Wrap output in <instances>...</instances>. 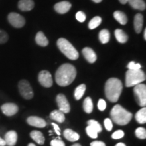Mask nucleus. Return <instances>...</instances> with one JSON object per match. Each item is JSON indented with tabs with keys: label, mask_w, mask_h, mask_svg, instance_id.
<instances>
[{
	"label": "nucleus",
	"mask_w": 146,
	"mask_h": 146,
	"mask_svg": "<svg viewBox=\"0 0 146 146\" xmlns=\"http://www.w3.org/2000/svg\"><path fill=\"white\" fill-rule=\"evenodd\" d=\"M76 70L70 64H64L58 68L56 72V81L58 85L66 87L70 85L75 79Z\"/></svg>",
	"instance_id": "1"
},
{
	"label": "nucleus",
	"mask_w": 146,
	"mask_h": 146,
	"mask_svg": "<svg viewBox=\"0 0 146 146\" xmlns=\"http://www.w3.org/2000/svg\"><path fill=\"white\" fill-rule=\"evenodd\" d=\"M123 91V83L116 78H109L105 84V95L107 99L112 102H116Z\"/></svg>",
	"instance_id": "2"
},
{
	"label": "nucleus",
	"mask_w": 146,
	"mask_h": 146,
	"mask_svg": "<svg viewBox=\"0 0 146 146\" xmlns=\"http://www.w3.org/2000/svg\"><path fill=\"white\" fill-rule=\"evenodd\" d=\"M111 118L118 125H126L132 119L133 115L131 112L119 104L115 105L110 112Z\"/></svg>",
	"instance_id": "3"
},
{
	"label": "nucleus",
	"mask_w": 146,
	"mask_h": 146,
	"mask_svg": "<svg viewBox=\"0 0 146 146\" xmlns=\"http://www.w3.org/2000/svg\"><path fill=\"white\" fill-rule=\"evenodd\" d=\"M57 45L59 50L63 54H64L68 59L76 60L78 59L79 54L77 50L71 44L68 40L64 38H60L58 40Z\"/></svg>",
	"instance_id": "4"
},
{
	"label": "nucleus",
	"mask_w": 146,
	"mask_h": 146,
	"mask_svg": "<svg viewBox=\"0 0 146 146\" xmlns=\"http://www.w3.org/2000/svg\"><path fill=\"white\" fill-rule=\"evenodd\" d=\"M145 80V74L141 69L129 70L126 72L125 85L127 87H134Z\"/></svg>",
	"instance_id": "5"
},
{
	"label": "nucleus",
	"mask_w": 146,
	"mask_h": 146,
	"mask_svg": "<svg viewBox=\"0 0 146 146\" xmlns=\"http://www.w3.org/2000/svg\"><path fill=\"white\" fill-rule=\"evenodd\" d=\"M134 87V94L137 102L140 106L145 107L146 105V85L140 83Z\"/></svg>",
	"instance_id": "6"
},
{
	"label": "nucleus",
	"mask_w": 146,
	"mask_h": 146,
	"mask_svg": "<svg viewBox=\"0 0 146 146\" xmlns=\"http://www.w3.org/2000/svg\"><path fill=\"white\" fill-rule=\"evenodd\" d=\"M19 92L23 98L26 100H31L33 98V91L30 83L27 80H21L18 83Z\"/></svg>",
	"instance_id": "7"
},
{
	"label": "nucleus",
	"mask_w": 146,
	"mask_h": 146,
	"mask_svg": "<svg viewBox=\"0 0 146 146\" xmlns=\"http://www.w3.org/2000/svg\"><path fill=\"white\" fill-rule=\"evenodd\" d=\"M8 20L10 24L15 28H21L25 25V19L21 14L12 12L8 16Z\"/></svg>",
	"instance_id": "8"
},
{
	"label": "nucleus",
	"mask_w": 146,
	"mask_h": 146,
	"mask_svg": "<svg viewBox=\"0 0 146 146\" xmlns=\"http://www.w3.org/2000/svg\"><path fill=\"white\" fill-rule=\"evenodd\" d=\"M38 79H39V83L44 87L49 88L52 86L53 80L52 74L47 70L41 71L39 74Z\"/></svg>",
	"instance_id": "9"
},
{
	"label": "nucleus",
	"mask_w": 146,
	"mask_h": 146,
	"mask_svg": "<svg viewBox=\"0 0 146 146\" xmlns=\"http://www.w3.org/2000/svg\"><path fill=\"white\" fill-rule=\"evenodd\" d=\"M56 102L59 108V110L64 114H68L70 111V106L68 100L64 94H60L56 97Z\"/></svg>",
	"instance_id": "10"
},
{
	"label": "nucleus",
	"mask_w": 146,
	"mask_h": 146,
	"mask_svg": "<svg viewBox=\"0 0 146 146\" xmlns=\"http://www.w3.org/2000/svg\"><path fill=\"white\" fill-rule=\"evenodd\" d=\"M1 110L5 116H12L18 112V107L14 103H6L1 106Z\"/></svg>",
	"instance_id": "11"
},
{
	"label": "nucleus",
	"mask_w": 146,
	"mask_h": 146,
	"mask_svg": "<svg viewBox=\"0 0 146 146\" xmlns=\"http://www.w3.org/2000/svg\"><path fill=\"white\" fill-rule=\"evenodd\" d=\"M27 123L29 125L37 128H43L46 126V122L43 118L37 116H30L27 118Z\"/></svg>",
	"instance_id": "12"
},
{
	"label": "nucleus",
	"mask_w": 146,
	"mask_h": 146,
	"mask_svg": "<svg viewBox=\"0 0 146 146\" xmlns=\"http://www.w3.org/2000/svg\"><path fill=\"white\" fill-rule=\"evenodd\" d=\"M71 6H72V5L70 2L64 1L56 3L54 5V9L58 13L65 14L70 10Z\"/></svg>",
	"instance_id": "13"
},
{
	"label": "nucleus",
	"mask_w": 146,
	"mask_h": 146,
	"mask_svg": "<svg viewBox=\"0 0 146 146\" xmlns=\"http://www.w3.org/2000/svg\"><path fill=\"white\" fill-rule=\"evenodd\" d=\"M82 53L88 62L93 64L96 61L97 56L96 53L90 47H85L82 51Z\"/></svg>",
	"instance_id": "14"
},
{
	"label": "nucleus",
	"mask_w": 146,
	"mask_h": 146,
	"mask_svg": "<svg viewBox=\"0 0 146 146\" xmlns=\"http://www.w3.org/2000/svg\"><path fill=\"white\" fill-rule=\"evenodd\" d=\"M18 135L17 133L14 131H8L5 135V141L6 145L8 146H14L17 142Z\"/></svg>",
	"instance_id": "15"
},
{
	"label": "nucleus",
	"mask_w": 146,
	"mask_h": 146,
	"mask_svg": "<svg viewBox=\"0 0 146 146\" xmlns=\"http://www.w3.org/2000/svg\"><path fill=\"white\" fill-rule=\"evenodd\" d=\"M143 16L141 14H137L134 18V28L137 33H140L143 29Z\"/></svg>",
	"instance_id": "16"
},
{
	"label": "nucleus",
	"mask_w": 146,
	"mask_h": 146,
	"mask_svg": "<svg viewBox=\"0 0 146 146\" xmlns=\"http://www.w3.org/2000/svg\"><path fill=\"white\" fill-rule=\"evenodd\" d=\"M33 0H21L18 3V7L21 11H30L34 8Z\"/></svg>",
	"instance_id": "17"
},
{
	"label": "nucleus",
	"mask_w": 146,
	"mask_h": 146,
	"mask_svg": "<svg viewBox=\"0 0 146 146\" xmlns=\"http://www.w3.org/2000/svg\"><path fill=\"white\" fill-rule=\"evenodd\" d=\"M64 136L67 140L70 141H76L79 139L80 135L77 133L73 131L72 129H67L64 131Z\"/></svg>",
	"instance_id": "18"
},
{
	"label": "nucleus",
	"mask_w": 146,
	"mask_h": 146,
	"mask_svg": "<svg viewBox=\"0 0 146 146\" xmlns=\"http://www.w3.org/2000/svg\"><path fill=\"white\" fill-rule=\"evenodd\" d=\"M35 41L36 44L41 47H46L49 44L48 39H47L44 33L42 31H39L36 33L35 36Z\"/></svg>",
	"instance_id": "19"
},
{
	"label": "nucleus",
	"mask_w": 146,
	"mask_h": 146,
	"mask_svg": "<svg viewBox=\"0 0 146 146\" xmlns=\"http://www.w3.org/2000/svg\"><path fill=\"white\" fill-rule=\"evenodd\" d=\"M31 137L39 145H43L45 143V137L43 133L38 131H33L31 133Z\"/></svg>",
	"instance_id": "20"
},
{
	"label": "nucleus",
	"mask_w": 146,
	"mask_h": 146,
	"mask_svg": "<svg viewBox=\"0 0 146 146\" xmlns=\"http://www.w3.org/2000/svg\"><path fill=\"white\" fill-rule=\"evenodd\" d=\"M127 2L133 8L138 10H144L146 8L145 1L143 0H127Z\"/></svg>",
	"instance_id": "21"
},
{
	"label": "nucleus",
	"mask_w": 146,
	"mask_h": 146,
	"mask_svg": "<svg viewBox=\"0 0 146 146\" xmlns=\"http://www.w3.org/2000/svg\"><path fill=\"white\" fill-rule=\"evenodd\" d=\"M50 118L59 123H62L65 120L64 114L60 110H54L51 112Z\"/></svg>",
	"instance_id": "22"
},
{
	"label": "nucleus",
	"mask_w": 146,
	"mask_h": 146,
	"mask_svg": "<svg viewBox=\"0 0 146 146\" xmlns=\"http://www.w3.org/2000/svg\"><path fill=\"white\" fill-rule=\"evenodd\" d=\"M135 119L139 124H145L146 123V108L143 107L139 110L135 114Z\"/></svg>",
	"instance_id": "23"
},
{
	"label": "nucleus",
	"mask_w": 146,
	"mask_h": 146,
	"mask_svg": "<svg viewBox=\"0 0 146 146\" xmlns=\"http://www.w3.org/2000/svg\"><path fill=\"white\" fill-rule=\"evenodd\" d=\"M115 36L117 41L120 43H125L128 41V36L121 29H116L114 32Z\"/></svg>",
	"instance_id": "24"
},
{
	"label": "nucleus",
	"mask_w": 146,
	"mask_h": 146,
	"mask_svg": "<svg viewBox=\"0 0 146 146\" xmlns=\"http://www.w3.org/2000/svg\"><path fill=\"white\" fill-rule=\"evenodd\" d=\"M114 17L118 23L121 25H125L127 23V17L126 14L121 11H116L114 13Z\"/></svg>",
	"instance_id": "25"
},
{
	"label": "nucleus",
	"mask_w": 146,
	"mask_h": 146,
	"mask_svg": "<svg viewBox=\"0 0 146 146\" xmlns=\"http://www.w3.org/2000/svg\"><path fill=\"white\" fill-rule=\"evenodd\" d=\"M110 39V33L107 29H103L99 33V39L100 42L103 44L108 43Z\"/></svg>",
	"instance_id": "26"
},
{
	"label": "nucleus",
	"mask_w": 146,
	"mask_h": 146,
	"mask_svg": "<svg viewBox=\"0 0 146 146\" xmlns=\"http://www.w3.org/2000/svg\"><path fill=\"white\" fill-rule=\"evenodd\" d=\"M83 109L84 111L87 113V114H90L93 112V109H94V104H93L92 100L91 98L87 97L85 99L83 102Z\"/></svg>",
	"instance_id": "27"
},
{
	"label": "nucleus",
	"mask_w": 146,
	"mask_h": 146,
	"mask_svg": "<svg viewBox=\"0 0 146 146\" xmlns=\"http://www.w3.org/2000/svg\"><path fill=\"white\" fill-rule=\"evenodd\" d=\"M85 90H86V86H85V84H81V85H78L75 89V91H74V98H75V99L76 100L81 99V98L85 94Z\"/></svg>",
	"instance_id": "28"
},
{
	"label": "nucleus",
	"mask_w": 146,
	"mask_h": 146,
	"mask_svg": "<svg viewBox=\"0 0 146 146\" xmlns=\"http://www.w3.org/2000/svg\"><path fill=\"white\" fill-rule=\"evenodd\" d=\"M102 23V18L100 16H96L91 20L89 23V28L90 29H94L98 27Z\"/></svg>",
	"instance_id": "29"
},
{
	"label": "nucleus",
	"mask_w": 146,
	"mask_h": 146,
	"mask_svg": "<svg viewBox=\"0 0 146 146\" xmlns=\"http://www.w3.org/2000/svg\"><path fill=\"white\" fill-rule=\"evenodd\" d=\"M87 124H88V126H90L91 127H92L93 129H94L98 133L102 132V128L98 122H97L94 120H90L87 122Z\"/></svg>",
	"instance_id": "30"
},
{
	"label": "nucleus",
	"mask_w": 146,
	"mask_h": 146,
	"mask_svg": "<svg viewBox=\"0 0 146 146\" xmlns=\"http://www.w3.org/2000/svg\"><path fill=\"white\" fill-rule=\"evenodd\" d=\"M135 135L140 139H145L146 138L145 129L143 127H139L135 130Z\"/></svg>",
	"instance_id": "31"
},
{
	"label": "nucleus",
	"mask_w": 146,
	"mask_h": 146,
	"mask_svg": "<svg viewBox=\"0 0 146 146\" xmlns=\"http://www.w3.org/2000/svg\"><path fill=\"white\" fill-rule=\"evenodd\" d=\"M86 133L87 135L90 137L92 139H96L98 137V132L95 130L94 129H93L92 127H91L90 126H87L86 128Z\"/></svg>",
	"instance_id": "32"
},
{
	"label": "nucleus",
	"mask_w": 146,
	"mask_h": 146,
	"mask_svg": "<svg viewBox=\"0 0 146 146\" xmlns=\"http://www.w3.org/2000/svg\"><path fill=\"white\" fill-rule=\"evenodd\" d=\"M8 40V35L4 31L0 29V44L6 43Z\"/></svg>",
	"instance_id": "33"
},
{
	"label": "nucleus",
	"mask_w": 146,
	"mask_h": 146,
	"mask_svg": "<svg viewBox=\"0 0 146 146\" xmlns=\"http://www.w3.org/2000/svg\"><path fill=\"white\" fill-rule=\"evenodd\" d=\"M127 68H129V70H139V69L141 68V66L139 63H135V62H131L128 64Z\"/></svg>",
	"instance_id": "34"
},
{
	"label": "nucleus",
	"mask_w": 146,
	"mask_h": 146,
	"mask_svg": "<svg viewBox=\"0 0 146 146\" xmlns=\"http://www.w3.org/2000/svg\"><path fill=\"white\" fill-rule=\"evenodd\" d=\"M124 135H125V133L122 130H118L117 131H115V132L112 135V138L114 139H119L123 138Z\"/></svg>",
	"instance_id": "35"
},
{
	"label": "nucleus",
	"mask_w": 146,
	"mask_h": 146,
	"mask_svg": "<svg viewBox=\"0 0 146 146\" xmlns=\"http://www.w3.org/2000/svg\"><path fill=\"white\" fill-rule=\"evenodd\" d=\"M76 18L80 23H83L86 19V16H85V14L84 12L79 11L76 14Z\"/></svg>",
	"instance_id": "36"
},
{
	"label": "nucleus",
	"mask_w": 146,
	"mask_h": 146,
	"mask_svg": "<svg viewBox=\"0 0 146 146\" xmlns=\"http://www.w3.org/2000/svg\"><path fill=\"white\" fill-rule=\"evenodd\" d=\"M104 126L108 131H112L113 125L111 119H110V118H106L104 120Z\"/></svg>",
	"instance_id": "37"
},
{
	"label": "nucleus",
	"mask_w": 146,
	"mask_h": 146,
	"mask_svg": "<svg viewBox=\"0 0 146 146\" xmlns=\"http://www.w3.org/2000/svg\"><path fill=\"white\" fill-rule=\"evenodd\" d=\"M98 109L100 110V111H104L106 108V103L105 100H104L103 99H100L98 101Z\"/></svg>",
	"instance_id": "38"
},
{
	"label": "nucleus",
	"mask_w": 146,
	"mask_h": 146,
	"mask_svg": "<svg viewBox=\"0 0 146 146\" xmlns=\"http://www.w3.org/2000/svg\"><path fill=\"white\" fill-rule=\"evenodd\" d=\"M51 146H65V143L60 139H54L51 141Z\"/></svg>",
	"instance_id": "39"
},
{
	"label": "nucleus",
	"mask_w": 146,
	"mask_h": 146,
	"mask_svg": "<svg viewBox=\"0 0 146 146\" xmlns=\"http://www.w3.org/2000/svg\"><path fill=\"white\" fill-rule=\"evenodd\" d=\"M90 145L91 146H106V144L102 141H95L91 142Z\"/></svg>",
	"instance_id": "40"
},
{
	"label": "nucleus",
	"mask_w": 146,
	"mask_h": 146,
	"mask_svg": "<svg viewBox=\"0 0 146 146\" xmlns=\"http://www.w3.org/2000/svg\"><path fill=\"white\" fill-rule=\"evenodd\" d=\"M52 125H53V127H54L55 132H56V134H57L58 135H60V127H58V125L55 123H52Z\"/></svg>",
	"instance_id": "41"
},
{
	"label": "nucleus",
	"mask_w": 146,
	"mask_h": 146,
	"mask_svg": "<svg viewBox=\"0 0 146 146\" xmlns=\"http://www.w3.org/2000/svg\"><path fill=\"white\" fill-rule=\"evenodd\" d=\"M5 145H6V143H5V140L0 137V146H5Z\"/></svg>",
	"instance_id": "42"
},
{
	"label": "nucleus",
	"mask_w": 146,
	"mask_h": 146,
	"mask_svg": "<svg viewBox=\"0 0 146 146\" xmlns=\"http://www.w3.org/2000/svg\"><path fill=\"white\" fill-rule=\"evenodd\" d=\"M119 1L123 4H125L127 3V0H119Z\"/></svg>",
	"instance_id": "43"
},
{
	"label": "nucleus",
	"mask_w": 146,
	"mask_h": 146,
	"mask_svg": "<svg viewBox=\"0 0 146 146\" xmlns=\"http://www.w3.org/2000/svg\"><path fill=\"white\" fill-rule=\"evenodd\" d=\"M115 146H126V145L123 143H118L116 144V145Z\"/></svg>",
	"instance_id": "44"
},
{
	"label": "nucleus",
	"mask_w": 146,
	"mask_h": 146,
	"mask_svg": "<svg viewBox=\"0 0 146 146\" xmlns=\"http://www.w3.org/2000/svg\"><path fill=\"white\" fill-rule=\"evenodd\" d=\"M92 1H94V2H96V3H100L102 0H92Z\"/></svg>",
	"instance_id": "45"
},
{
	"label": "nucleus",
	"mask_w": 146,
	"mask_h": 146,
	"mask_svg": "<svg viewBox=\"0 0 146 146\" xmlns=\"http://www.w3.org/2000/svg\"><path fill=\"white\" fill-rule=\"evenodd\" d=\"M143 36H144V39H146V30L145 29L144 30V35H143Z\"/></svg>",
	"instance_id": "46"
},
{
	"label": "nucleus",
	"mask_w": 146,
	"mask_h": 146,
	"mask_svg": "<svg viewBox=\"0 0 146 146\" xmlns=\"http://www.w3.org/2000/svg\"><path fill=\"white\" fill-rule=\"evenodd\" d=\"M72 146H81V145H80V144H78V143H75V144H74V145H72Z\"/></svg>",
	"instance_id": "47"
},
{
	"label": "nucleus",
	"mask_w": 146,
	"mask_h": 146,
	"mask_svg": "<svg viewBox=\"0 0 146 146\" xmlns=\"http://www.w3.org/2000/svg\"><path fill=\"white\" fill-rule=\"evenodd\" d=\"M28 146H36V145H35V144H33V143H29V145H28Z\"/></svg>",
	"instance_id": "48"
}]
</instances>
